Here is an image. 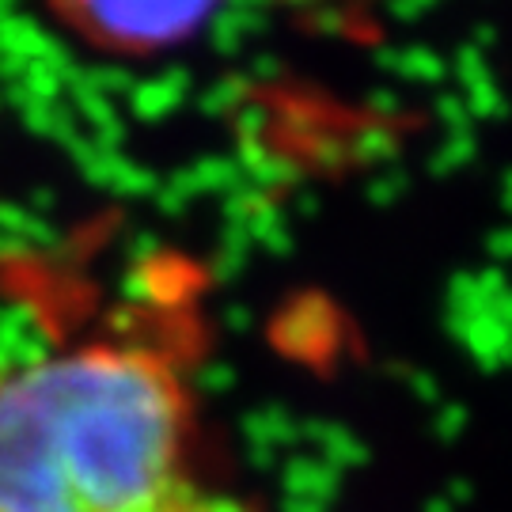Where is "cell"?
Returning <instances> with one entry per match:
<instances>
[{"label":"cell","instance_id":"obj_1","mask_svg":"<svg viewBox=\"0 0 512 512\" xmlns=\"http://www.w3.org/2000/svg\"><path fill=\"white\" fill-rule=\"evenodd\" d=\"M0 512H213L164 349L99 338L0 365Z\"/></svg>","mask_w":512,"mask_h":512},{"label":"cell","instance_id":"obj_2","mask_svg":"<svg viewBox=\"0 0 512 512\" xmlns=\"http://www.w3.org/2000/svg\"><path fill=\"white\" fill-rule=\"evenodd\" d=\"M65 31L114 57H148L186 46L213 19L209 4H57Z\"/></svg>","mask_w":512,"mask_h":512}]
</instances>
